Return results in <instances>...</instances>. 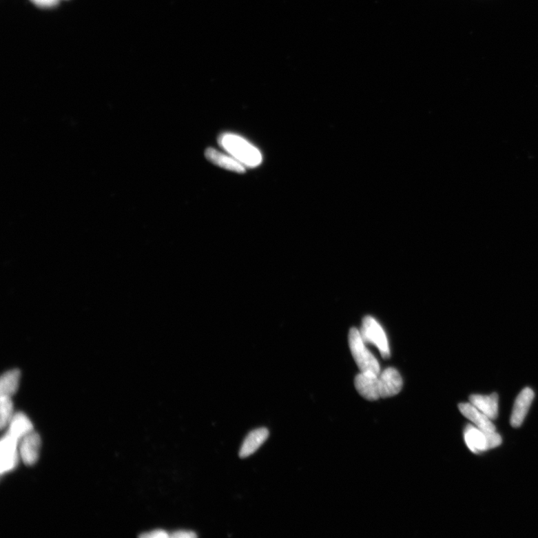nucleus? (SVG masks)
<instances>
[{"label":"nucleus","instance_id":"nucleus-15","mask_svg":"<svg viewBox=\"0 0 538 538\" xmlns=\"http://www.w3.org/2000/svg\"><path fill=\"white\" fill-rule=\"evenodd\" d=\"M21 372L19 369L10 370L6 373L0 380V395L12 397L19 386Z\"/></svg>","mask_w":538,"mask_h":538},{"label":"nucleus","instance_id":"nucleus-1","mask_svg":"<svg viewBox=\"0 0 538 538\" xmlns=\"http://www.w3.org/2000/svg\"><path fill=\"white\" fill-rule=\"evenodd\" d=\"M218 143L229 154L245 166L254 167L262 163V157L259 149L239 136L226 134L219 138Z\"/></svg>","mask_w":538,"mask_h":538},{"label":"nucleus","instance_id":"nucleus-9","mask_svg":"<svg viewBox=\"0 0 538 538\" xmlns=\"http://www.w3.org/2000/svg\"><path fill=\"white\" fill-rule=\"evenodd\" d=\"M41 445L40 435L34 431L22 439L20 454L26 465H33L38 462Z\"/></svg>","mask_w":538,"mask_h":538},{"label":"nucleus","instance_id":"nucleus-16","mask_svg":"<svg viewBox=\"0 0 538 538\" xmlns=\"http://www.w3.org/2000/svg\"><path fill=\"white\" fill-rule=\"evenodd\" d=\"M13 411L14 407L12 397L0 396V413H1L0 426H1L2 429L10 425V422L14 416Z\"/></svg>","mask_w":538,"mask_h":538},{"label":"nucleus","instance_id":"nucleus-6","mask_svg":"<svg viewBox=\"0 0 538 538\" xmlns=\"http://www.w3.org/2000/svg\"><path fill=\"white\" fill-rule=\"evenodd\" d=\"M379 391L381 398H390L399 394L403 386L402 377L395 368H387L379 374Z\"/></svg>","mask_w":538,"mask_h":538},{"label":"nucleus","instance_id":"nucleus-17","mask_svg":"<svg viewBox=\"0 0 538 538\" xmlns=\"http://www.w3.org/2000/svg\"><path fill=\"white\" fill-rule=\"evenodd\" d=\"M140 537L145 538H167L169 537L170 535L167 534L165 531L162 530V529H158V530L143 534Z\"/></svg>","mask_w":538,"mask_h":538},{"label":"nucleus","instance_id":"nucleus-5","mask_svg":"<svg viewBox=\"0 0 538 538\" xmlns=\"http://www.w3.org/2000/svg\"><path fill=\"white\" fill-rule=\"evenodd\" d=\"M20 440L17 439L10 432L3 437L0 443L1 451V474L11 471L15 468L19 463V444Z\"/></svg>","mask_w":538,"mask_h":538},{"label":"nucleus","instance_id":"nucleus-19","mask_svg":"<svg viewBox=\"0 0 538 538\" xmlns=\"http://www.w3.org/2000/svg\"><path fill=\"white\" fill-rule=\"evenodd\" d=\"M33 1L42 6H50L54 5L57 0H33Z\"/></svg>","mask_w":538,"mask_h":538},{"label":"nucleus","instance_id":"nucleus-18","mask_svg":"<svg viewBox=\"0 0 538 538\" xmlns=\"http://www.w3.org/2000/svg\"><path fill=\"white\" fill-rule=\"evenodd\" d=\"M197 537L196 532L187 530L176 531L170 535V537L173 538H195Z\"/></svg>","mask_w":538,"mask_h":538},{"label":"nucleus","instance_id":"nucleus-7","mask_svg":"<svg viewBox=\"0 0 538 538\" xmlns=\"http://www.w3.org/2000/svg\"><path fill=\"white\" fill-rule=\"evenodd\" d=\"M378 375L373 373L361 372L355 378L356 390L369 401H376L381 398Z\"/></svg>","mask_w":538,"mask_h":538},{"label":"nucleus","instance_id":"nucleus-2","mask_svg":"<svg viewBox=\"0 0 538 538\" xmlns=\"http://www.w3.org/2000/svg\"><path fill=\"white\" fill-rule=\"evenodd\" d=\"M349 343L351 355L360 372H370L377 375L381 373V367L377 360L366 348V342L361 337L358 329H351L349 333Z\"/></svg>","mask_w":538,"mask_h":538},{"label":"nucleus","instance_id":"nucleus-4","mask_svg":"<svg viewBox=\"0 0 538 538\" xmlns=\"http://www.w3.org/2000/svg\"><path fill=\"white\" fill-rule=\"evenodd\" d=\"M361 337L365 342H370L380 351L384 359L391 357V351L386 335L379 324L372 316H366L363 320L362 327L360 331Z\"/></svg>","mask_w":538,"mask_h":538},{"label":"nucleus","instance_id":"nucleus-14","mask_svg":"<svg viewBox=\"0 0 538 538\" xmlns=\"http://www.w3.org/2000/svg\"><path fill=\"white\" fill-rule=\"evenodd\" d=\"M33 425L30 420L23 413H17L10 422V433L17 439H22L33 431Z\"/></svg>","mask_w":538,"mask_h":538},{"label":"nucleus","instance_id":"nucleus-11","mask_svg":"<svg viewBox=\"0 0 538 538\" xmlns=\"http://www.w3.org/2000/svg\"><path fill=\"white\" fill-rule=\"evenodd\" d=\"M458 408L466 418L473 422L476 427L484 431H496V426L493 425L491 420L471 403H462L458 405Z\"/></svg>","mask_w":538,"mask_h":538},{"label":"nucleus","instance_id":"nucleus-8","mask_svg":"<svg viewBox=\"0 0 538 538\" xmlns=\"http://www.w3.org/2000/svg\"><path fill=\"white\" fill-rule=\"evenodd\" d=\"M534 398L535 393L531 388L526 387L519 394L510 417V425L513 427L521 426Z\"/></svg>","mask_w":538,"mask_h":538},{"label":"nucleus","instance_id":"nucleus-3","mask_svg":"<svg viewBox=\"0 0 538 538\" xmlns=\"http://www.w3.org/2000/svg\"><path fill=\"white\" fill-rule=\"evenodd\" d=\"M464 439L467 446L476 454L488 451L501 444V436L496 431H487L473 425L464 430Z\"/></svg>","mask_w":538,"mask_h":538},{"label":"nucleus","instance_id":"nucleus-12","mask_svg":"<svg viewBox=\"0 0 538 538\" xmlns=\"http://www.w3.org/2000/svg\"><path fill=\"white\" fill-rule=\"evenodd\" d=\"M470 403L485 414L491 420H496L499 411V396L497 393L490 395H472Z\"/></svg>","mask_w":538,"mask_h":538},{"label":"nucleus","instance_id":"nucleus-13","mask_svg":"<svg viewBox=\"0 0 538 538\" xmlns=\"http://www.w3.org/2000/svg\"><path fill=\"white\" fill-rule=\"evenodd\" d=\"M269 435V430L266 428H260L251 431L244 440L240 456L247 457L253 455L267 439Z\"/></svg>","mask_w":538,"mask_h":538},{"label":"nucleus","instance_id":"nucleus-10","mask_svg":"<svg viewBox=\"0 0 538 538\" xmlns=\"http://www.w3.org/2000/svg\"><path fill=\"white\" fill-rule=\"evenodd\" d=\"M205 156L209 161L223 169L237 173H245V166L238 161L232 156H227L219 152L214 148H207L205 152Z\"/></svg>","mask_w":538,"mask_h":538}]
</instances>
